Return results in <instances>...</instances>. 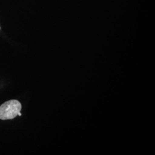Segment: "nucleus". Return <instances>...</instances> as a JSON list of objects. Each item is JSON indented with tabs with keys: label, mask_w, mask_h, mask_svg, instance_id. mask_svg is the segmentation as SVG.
<instances>
[{
	"label": "nucleus",
	"mask_w": 155,
	"mask_h": 155,
	"mask_svg": "<svg viewBox=\"0 0 155 155\" xmlns=\"http://www.w3.org/2000/svg\"><path fill=\"white\" fill-rule=\"evenodd\" d=\"M21 110V104L17 100H11L0 106V119L12 120L18 116Z\"/></svg>",
	"instance_id": "nucleus-1"
},
{
	"label": "nucleus",
	"mask_w": 155,
	"mask_h": 155,
	"mask_svg": "<svg viewBox=\"0 0 155 155\" xmlns=\"http://www.w3.org/2000/svg\"><path fill=\"white\" fill-rule=\"evenodd\" d=\"M18 115L19 116H21V113L20 112V113H18Z\"/></svg>",
	"instance_id": "nucleus-2"
}]
</instances>
